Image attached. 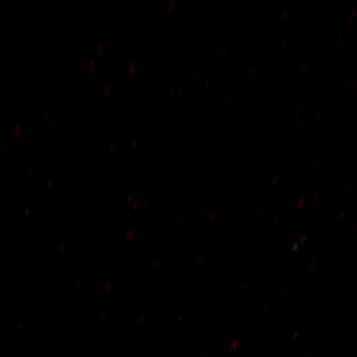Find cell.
I'll return each mask as SVG.
<instances>
[{"label": "cell", "mask_w": 357, "mask_h": 357, "mask_svg": "<svg viewBox=\"0 0 357 357\" xmlns=\"http://www.w3.org/2000/svg\"><path fill=\"white\" fill-rule=\"evenodd\" d=\"M307 66H309V61H307V60L303 61L301 65V70L305 71L307 68Z\"/></svg>", "instance_id": "obj_1"}, {"label": "cell", "mask_w": 357, "mask_h": 357, "mask_svg": "<svg viewBox=\"0 0 357 357\" xmlns=\"http://www.w3.org/2000/svg\"><path fill=\"white\" fill-rule=\"evenodd\" d=\"M287 15H288V10H287V8H283L282 11L280 12V20L287 19Z\"/></svg>", "instance_id": "obj_2"}, {"label": "cell", "mask_w": 357, "mask_h": 357, "mask_svg": "<svg viewBox=\"0 0 357 357\" xmlns=\"http://www.w3.org/2000/svg\"><path fill=\"white\" fill-rule=\"evenodd\" d=\"M257 74V70L256 68L252 69L251 71H250L249 73V79H254L256 77V75Z\"/></svg>", "instance_id": "obj_3"}, {"label": "cell", "mask_w": 357, "mask_h": 357, "mask_svg": "<svg viewBox=\"0 0 357 357\" xmlns=\"http://www.w3.org/2000/svg\"><path fill=\"white\" fill-rule=\"evenodd\" d=\"M301 107H298V108H296V110H294V117L297 118L298 116L301 114Z\"/></svg>", "instance_id": "obj_4"}, {"label": "cell", "mask_w": 357, "mask_h": 357, "mask_svg": "<svg viewBox=\"0 0 357 357\" xmlns=\"http://www.w3.org/2000/svg\"><path fill=\"white\" fill-rule=\"evenodd\" d=\"M355 16H356V11L354 10L351 13L349 17H348V20H349L350 22L352 21V20L354 19Z\"/></svg>", "instance_id": "obj_5"}, {"label": "cell", "mask_w": 357, "mask_h": 357, "mask_svg": "<svg viewBox=\"0 0 357 357\" xmlns=\"http://www.w3.org/2000/svg\"><path fill=\"white\" fill-rule=\"evenodd\" d=\"M322 114H323V110L319 111L318 114H317V119H320L321 115H322Z\"/></svg>", "instance_id": "obj_6"}, {"label": "cell", "mask_w": 357, "mask_h": 357, "mask_svg": "<svg viewBox=\"0 0 357 357\" xmlns=\"http://www.w3.org/2000/svg\"><path fill=\"white\" fill-rule=\"evenodd\" d=\"M356 89H357V84H356Z\"/></svg>", "instance_id": "obj_7"}]
</instances>
